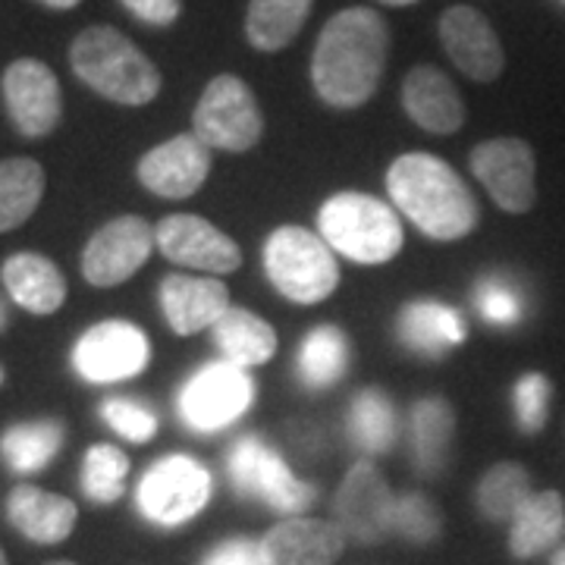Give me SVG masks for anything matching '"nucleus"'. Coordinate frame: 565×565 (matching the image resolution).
<instances>
[{
	"label": "nucleus",
	"mask_w": 565,
	"mask_h": 565,
	"mask_svg": "<svg viewBox=\"0 0 565 565\" xmlns=\"http://www.w3.org/2000/svg\"><path fill=\"white\" fill-rule=\"evenodd\" d=\"M390 54L386 20L371 7H349L327 22L311 54V85L327 107L355 110L374 98Z\"/></svg>",
	"instance_id": "f257e3e1"
},
{
	"label": "nucleus",
	"mask_w": 565,
	"mask_h": 565,
	"mask_svg": "<svg viewBox=\"0 0 565 565\" xmlns=\"http://www.w3.org/2000/svg\"><path fill=\"white\" fill-rule=\"evenodd\" d=\"M386 192L396 211L434 243H459L481 221L468 182L444 158L427 151H408L390 163Z\"/></svg>",
	"instance_id": "f03ea898"
},
{
	"label": "nucleus",
	"mask_w": 565,
	"mask_h": 565,
	"mask_svg": "<svg viewBox=\"0 0 565 565\" xmlns=\"http://www.w3.org/2000/svg\"><path fill=\"white\" fill-rule=\"evenodd\" d=\"M76 79L120 107H145L161 95V70L114 25H88L70 44Z\"/></svg>",
	"instance_id": "7ed1b4c3"
},
{
	"label": "nucleus",
	"mask_w": 565,
	"mask_h": 565,
	"mask_svg": "<svg viewBox=\"0 0 565 565\" xmlns=\"http://www.w3.org/2000/svg\"><path fill=\"white\" fill-rule=\"evenodd\" d=\"M318 230L337 255L367 267L390 264L405 245L396 207L367 192L330 195L318 211Z\"/></svg>",
	"instance_id": "20e7f679"
},
{
	"label": "nucleus",
	"mask_w": 565,
	"mask_h": 565,
	"mask_svg": "<svg viewBox=\"0 0 565 565\" xmlns=\"http://www.w3.org/2000/svg\"><path fill=\"white\" fill-rule=\"evenodd\" d=\"M264 274L270 286L292 305H321L340 286L337 252L321 233L296 223L277 226L264 243Z\"/></svg>",
	"instance_id": "39448f33"
},
{
	"label": "nucleus",
	"mask_w": 565,
	"mask_h": 565,
	"mask_svg": "<svg viewBox=\"0 0 565 565\" xmlns=\"http://www.w3.org/2000/svg\"><path fill=\"white\" fill-rule=\"evenodd\" d=\"M226 475L243 500H258L286 519L302 515L318 500V490L308 481H299L280 452L264 444L258 434L233 440L226 452Z\"/></svg>",
	"instance_id": "423d86ee"
},
{
	"label": "nucleus",
	"mask_w": 565,
	"mask_h": 565,
	"mask_svg": "<svg viewBox=\"0 0 565 565\" xmlns=\"http://www.w3.org/2000/svg\"><path fill=\"white\" fill-rule=\"evenodd\" d=\"M192 136L211 151L245 154L264 136V114L255 92L236 73H221L204 85L192 114Z\"/></svg>",
	"instance_id": "0eeeda50"
},
{
	"label": "nucleus",
	"mask_w": 565,
	"mask_h": 565,
	"mask_svg": "<svg viewBox=\"0 0 565 565\" xmlns=\"http://www.w3.org/2000/svg\"><path fill=\"white\" fill-rule=\"evenodd\" d=\"M211 493V471L185 452H170L145 471L136 490V503L151 525L180 527L204 512Z\"/></svg>",
	"instance_id": "6e6552de"
},
{
	"label": "nucleus",
	"mask_w": 565,
	"mask_h": 565,
	"mask_svg": "<svg viewBox=\"0 0 565 565\" xmlns=\"http://www.w3.org/2000/svg\"><path fill=\"white\" fill-rule=\"evenodd\" d=\"M258 386L245 367L230 362L202 364L177 396L180 422L192 434H217L223 427L236 424L252 408Z\"/></svg>",
	"instance_id": "1a4fd4ad"
},
{
	"label": "nucleus",
	"mask_w": 565,
	"mask_h": 565,
	"mask_svg": "<svg viewBox=\"0 0 565 565\" xmlns=\"http://www.w3.org/2000/svg\"><path fill=\"white\" fill-rule=\"evenodd\" d=\"M471 173L505 214H527L537 204V158L525 139H487L471 148Z\"/></svg>",
	"instance_id": "9d476101"
},
{
	"label": "nucleus",
	"mask_w": 565,
	"mask_h": 565,
	"mask_svg": "<svg viewBox=\"0 0 565 565\" xmlns=\"http://www.w3.org/2000/svg\"><path fill=\"white\" fill-rule=\"evenodd\" d=\"M151 362V343L139 323L102 321L88 327L73 345V367L85 384L132 381Z\"/></svg>",
	"instance_id": "9b49d317"
},
{
	"label": "nucleus",
	"mask_w": 565,
	"mask_h": 565,
	"mask_svg": "<svg viewBox=\"0 0 565 565\" xmlns=\"http://www.w3.org/2000/svg\"><path fill=\"white\" fill-rule=\"evenodd\" d=\"M396 497L371 459H359L345 471L333 497V522L340 525L345 541L355 544H381L393 534Z\"/></svg>",
	"instance_id": "f8f14e48"
},
{
	"label": "nucleus",
	"mask_w": 565,
	"mask_h": 565,
	"mask_svg": "<svg viewBox=\"0 0 565 565\" xmlns=\"http://www.w3.org/2000/svg\"><path fill=\"white\" fill-rule=\"evenodd\" d=\"M154 245H158L154 226L145 217L136 214L114 217L98 226L82 248V277L95 289L120 286L139 274L151 258Z\"/></svg>",
	"instance_id": "ddd939ff"
},
{
	"label": "nucleus",
	"mask_w": 565,
	"mask_h": 565,
	"mask_svg": "<svg viewBox=\"0 0 565 565\" xmlns=\"http://www.w3.org/2000/svg\"><path fill=\"white\" fill-rule=\"evenodd\" d=\"M0 92H3L10 120L25 139H44L61 126V82L47 63L35 57L13 61L0 76Z\"/></svg>",
	"instance_id": "4468645a"
},
{
	"label": "nucleus",
	"mask_w": 565,
	"mask_h": 565,
	"mask_svg": "<svg viewBox=\"0 0 565 565\" xmlns=\"http://www.w3.org/2000/svg\"><path fill=\"white\" fill-rule=\"evenodd\" d=\"M154 236L167 262L202 270L207 277L236 274L243 267L239 243L199 214H170L154 226Z\"/></svg>",
	"instance_id": "2eb2a0df"
},
{
	"label": "nucleus",
	"mask_w": 565,
	"mask_h": 565,
	"mask_svg": "<svg viewBox=\"0 0 565 565\" xmlns=\"http://www.w3.org/2000/svg\"><path fill=\"white\" fill-rule=\"evenodd\" d=\"M136 177L158 199H170V202L192 199L211 177V148L192 132L173 136L141 154L136 163Z\"/></svg>",
	"instance_id": "dca6fc26"
},
{
	"label": "nucleus",
	"mask_w": 565,
	"mask_h": 565,
	"mask_svg": "<svg viewBox=\"0 0 565 565\" xmlns=\"http://www.w3.org/2000/svg\"><path fill=\"white\" fill-rule=\"evenodd\" d=\"M437 29H440V44H444L446 57L456 63V70H462L468 79H500L505 66L503 44L484 13L459 3V7L444 10Z\"/></svg>",
	"instance_id": "f3484780"
},
{
	"label": "nucleus",
	"mask_w": 565,
	"mask_h": 565,
	"mask_svg": "<svg viewBox=\"0 0 565 565\" xmlns=\"http://www.w3.org/2000/svg\"><path fill=\"white\" fill-rule=\"evenodd\" d=\"M158 302L177 337L214 330V323L233 308L226 282L207 274H167L158 286Z\"/></svg>",
	"instance_id": "a211bd4d"
},
{
	"label": "nucleus",
	"mask_w": 565,
	"mask_h": 565,
	"mask_svg": "<svg viewBox=\"0 0 565 565\" xmlns=\"http://www.w3.org/2000/svg\"><path fill=\"white\" fill-rule=\"evenodd\" d=\"M345 550V534L337 522L292 515L262 537L267 565H333Z\"/></svg>",
	"instance_id": "6ab92c4d"
},
{
	"label": "nucleus",
	"mask_w": 565,
	"mask_h": 565,
	"mask_svg": "<svg viewBox=\"0 0 565 565\" xmlns=\"http://www.w3.org/2000/svg\"><path fill=\"white\" fill-rule=\"evenodd\" d=\"M403 110L430 136H452L465 126L462 95L437 66H415L405 76Z\"/></svg>",
	"instance_id": "aec40b11"
},
{
	"label": "nucleus",
	"mask_w": 565,
	"mask_h": 565,
	"mask_svg": "<svg viewBox=\"0 0 565 565\" xmlns=\"http://www.w3.org/2000/svg\"><path fill=\"white\" fill-rule=\"evenodd\" d=\"M7 519L25 541L41 546L63 544L79 522V505L70 497L41 490L35 484H20L7 497Z\"/></svg>",
	"instance_id": "412c9836"
},
{
	"label": "nucleus",
	"mask_w": 565,
	"mask_h": 565,
	"mask_svg": "<svg viewBox=\"0 0 565 565\" xmlns=\"http://www.w3.org/2000/svg\"><path fill=\"white\" fill-rule=\"evenodd\" d=\"M0 280L10 299L29 315H57L66 302V277L41 252H17L0 264Z\"/></svg>",
	"instance_id": "4be33fe9"
},
{
	"label": "nucleus",
	"mask_w": 565,
	"mask_h": 565,
	"mask_svg": "<svg viewBox=\"0 0 565 565\" xmlns=\"http://www.w3.org/2000/svg\"><path fill=\"white\" fill-rule=\"evenodd\" d=\"M396 330H399V343L422 359H444L446 352L462 345L468 337L462 311L437 299H418L405 305Z\"/></svg>",
	"instance_id": "5701e85b"
},
{
	"label": "nucleus",
	"mask_w": 565,
	"mask_h": 565,
	"mask_svg": "<svg viewBox=\"0 0 565 565\" xmlns=\"http://www.w3.org/2000/svg\"><path fill=\"white\" fill-rule=\"evenodd\" d=\"M412 427V456L415 468L424 478H440L452 456V437H456V412L444 396H424L412 405L408 415Z\"/></svg>",
	"instance_id": "b1692460"
},
{
	"label": "nucleus",
	"mask_w": 565,
	"mask_h": 565,
	"mask_svg": "<svg viewBox=\"0 0 565 565\" xmlns=\"http://www.w3.org/2000/svg\"><path fill=\"white\" fill-rule=\"evenodd\" d=\"M565 534V500L559 490L531 493L515 519L509 522V553L515 559H534L563 541Z\"/></svg>",
	"instance_id": "393cba45"
},
{
	"label": "nucleus",
	"mask_w": 565,
	"mask_h": 565,
	"mask_svg": "<svg viewBox=\"0 0 565 565\" xmlns=\"http://www.w3.org/2000/svg\"><path fill=\"white\" fill-rule=\"evenodd\" d=\"M214 343L223 352V362L252 371V367H262L274 359L277 330L264 321L262 315L233 305L221 321L214 323Z\"/></svg>",
	"instance_id": "a878e982"
},
{
	"label": "nucleus",
	"mask_w": 565,
	"mask_h": 565,
	"mask_svg": "<svg viewBox=\"0 0 565 565\" xmlns=\"http://www.w3.org/2000/svg\"><path fill=\"white\" fill-rule=\"evenodd\" d=\"M315 0H248L245 39L262 54H277L299 39Z\"/></svg>",
	"instance_id": "bb28decb"
},
{
	"label": "nucleus",
	"mask_w": 565,
	"mask_h": 565,
	"mask_svg": "<svg viewBox=\"0 0 565 565\" xmlns=\"http://www.w3.org/2000/svg\"><path fill=\"white\" fill-rule=\"evenodd\" d=\"M352 362V343L343 327L321 323L311 327L308 337L299 343V374L308 390H327L345 377Z\"/></svg>",
	"instance_id": "cd10ccee"
},
{
	"label": "nucleus",
	"mask_w": 565,
	"mask_h": 565,
	"mask_svg": "<svg viewBox=\"0 0 565 565\" xmlns=\"http://www.w3.org/2000/svg\"><path fill=\"white\" fill-rule=\"evenodd\" d=\"M44 167L32 158L0 161V233H10L39 211L44 199Z\"/></svg>",
	"instance_id": "c85d7f7f"
},
{
	"label": "nucleus",
	"mask_w": 565,
	"mask_h": 565,
	"mask_svg": "<svg viewBox=\"0 0 565 565\" xmlns=\"http://www.w3.org/2000/svg\"><path fill=\"white\" fill-rule=\"evenodd\" d=\"M399 434L396 405L377 386H364L355 393L349 405V437L362 449L364 456H381L386 452Z\"/></svg>",
	"instance_id": "c756f323"
},
{
	"label": "nucleus",
	"mask_w": 565,
	"mask_h": 565,
	"mask_svg": "<svg viewBox=\"0 0 565 565\" xmlns=\"http://www.w3.org/2000/svg\"><path fill=\"white\" fill-rule=\"evenodd\" d=\"M531 475L525 465L519 462H497L481 475L475 487V505L487 522L509 525L515 512L531 500Z\"/></svg>",
	"instance_id": "7c9ffc66"
},
{
	"label": "nucleus",
	"mask_w": 565,
	"mask_h": 565,
	"mask_svg": "<svg viewBox=\"0 0 565 565\" xmlns=\"http://www.w3.org/2000/svg\"><path fill=\"white\" fill-rule=\"evenodd\" d=\"M61 446L63 424L41 418V422L13 424L0 440V456L17 475H35L44 465L54 462Z\"/></svg>",
	"instance_id": "2f4dec72"
},
{
	"label": "nucleus",
	"mask_w": 565,
	"mask_h": 565,
	"mask_svg": "<svg viewBox=\"0 0 565 565\" xmlns=\"http://www.w3.org/2000/svg\"><path fill=\"white\" fill-rule=\"evenodd\" d=\"M126 478H129V456L120 446L95 444L88 446L82 459L79 484L82 493L98 505H110L126 493Z\"/></svg>",
	"instance_id": "473e14b6"
},
{
	"label": "nucleus",
	"mask_w": 565,
	"mask_h": 565,
	"mask_svg": "<svg viewBox=\"0 0 565 565\" xmlns=\"http://www.w3.org/2000/svg\"><path fill=\"white\" fill-rule=\"evenodd\" d=\"M475 308L490 327H519L525 321V292L512 277H481L475 286Z\"/></svg>",
	"instance_id": "72a5a7b5"
},
{
	"label": "nucleus",
	"mask_w": 565,
	"mask_h": 565,
	"mask_svg": "<svg viewBox=\"0 0 565 565\" xmlns=\"http://www.w3.org/2000/svg\"><path fill=\"white\" fill-rule=\"evenodd\" d=\"M393 534L405 537L408 544H434L444 534V512L424 493H403L396 497V512H393Z\"/></svg>",
	"instance_id": "f704fd0d"
},
{
	"label": "nucleus",
	"mask_w": 565,
	"mask_h": 565,
	"mask_svg": "<svg viewBox=\"0 0 565 565\" xmlns=\"http://www.w3.org/2000/svg\"><path fill=\"white\" fill-rule=\"evenodd\" d=\"M550 403H553V384L541 371H527L512 386V412L515 424L525 437H537L550 418Z\"/></svg>",
	"instance_id": "c9c22d12"
},
{
	"label": "nucleus",
	"mask_w": 565,
	"mask_h": 565,
	"mask_svg": "<svg viewBox=\"0 0 565 565\" xmlns=\"http://www.w3.org/2000/svg\"><path fill=\"white\" fill-rule=\"evenodd\" d=\"M102 422L129 444H151L158 437V415L139 399H126V396L104 399Z\"/></svg>",
	"instance_id": "e433bc0d"
},
{
	"label": "nucleus",
	"mask_w": 565,
	"mask_h": 565,
	"mask_svg": "<svg viewBox=\"0 0 565 565\" xmlns=\"http://www.w3.org/2000/svg\"><path fill=\"white\" fill-rule=\"evenodd\" d=\"M202 565H267L262 553V541L252 537H230L207 550Z\"/></svg>",
	"instance_id": "4c0bfd02"
},
{
	"label": "nucleus",
	"mask_w": 565,
	"mask_h": 565,
	"mask_svg": "<svg viewBox=\"0 0 565 565\" xmlns=\"http://www.w3.org/2000/svg\"><path fill=\"white\" fill-rule=\"evenodd\" d=\"M122 7L145 25L167 29L182 17V0H120Z\"/></svg>",
	"instance_id": "58836bf2"
},
{
	"label": "nucleus",
	"mask_w": 565,
	"mask_h": 565,
	"mask_svg": "<svg viewBox=\"0 0 565 565\" xmlns=\"http://www.w3.org/2000/svg\"><path fill=\"white\" fill-rule=\"evenodd\" d=\"M41 7H51V10H73V7H79L82 0H39Z\"/></svg>",
	"instance_id": "ea45409f"
},
{
	"label": "nucleus",
	"mask_w": 565,
	"mask_h": 565,
	"mask_svg": "<svg viewBox=\"0 0 565 565\" xmlns=\"http://www.w3.org/2000/svg\"><path fill=\"white\" fill-rule=\"evenodd\" d=\"M381 3H386V7H415L418 0H381Z\"/></svg>",
	"instance_id": "a19ab883"
},
{
	"label": "nucleus",
	"mask_w": 565,
	"mask_h": 565,
	"mask_svg": "<svg viewBox=\"0 0 565 565\" xmlns=\"http://www.w3.org/2000/svg\"><path fill=\"white\" fill-rule=\"evenodd\" d=\"M550 565H565V544L553 553V559H550Z\"/></svg>",
	"instance_id": "79ce46f5"
},
{
	"label": "nucleus",
	"mask_w": 565,
	"mask_h": 565,
	"mask_svg": "<svg viewBox=\"0 0 565 565\" xmlns=\"http://www.w3.org/2000/svg\"><path fill=\"white\" fill-rule=\"evenodd\" d=\"M3 327H7V308L0 305V333H3Z\"/></svg>",
	"instance_id": "37998d69"
},
{
	"label": "nucleus",
	"mask_w": 565,
	"mask_h": 565,
	"mask_svg": "<svg viewBox=\"0 0 565 565\" xmlns=\"http://www.w3.org/2000/svg\"><path fill=\"white\" fill-rule=\"evenodd\" d=\"M47 565H76V563H70V559H57V563H47Z\"/></svg>",
	"instance_id": "c03bdc74"
},
{
	"label": "nucleus",
	"mask_w": 565,
	"mask_h": 565,
	"mask_svg": "<svg viewBox=\"0 0 565 565\" xmlns=\"http://www.w3.org/2000/svg\"><path fill=\"white\" fill-rule=\"evenodd\" d=\"M0 565H7V556H3V550H0Z\"/></svg>",
	"instance_id": "a18cd8bd"
},
{
	"label": "nucleus",
	"mask_w": 565,
	"mask_h": 565,
	"mask_svg": "<svg viewBox=\"0 0 565 565\" xmlns=\"http://www.w3.org/2000/svg\"><path fill=\"white\" fill-rule=\"evenodd\" d=\"M0 384H3V367H0Z\"/></svg>",
	"instance_id": "49530a36"
},
{
	"label": "nucleus",
	"mask_w": 565,
	"mask_h": 565,
	"mask_svg": "<svg viewBox=\"0 0 565 565\" xmlns=\"http://www.w3.org/2000/svg\"><path fill=\"white\" fill-rule=\"evenodd\" d=\"M556 3H559V7H563V10H565V0H556Z\"/></svg>",
	"instance_id": "de8ad7c7"
}]
</instances>
